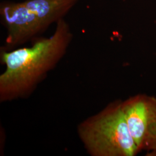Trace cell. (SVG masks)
I'll return each instance as SVG.
<instances>
[{
  "mask_svg": "<svg viewBox=\"0 0 156 156\" xmlns=\"http://www.w3.org/2000/svg\"><path fill=\"white\" fill-rule=\"evenodd\" d=\"M56 24L51 37L36 41L31 47L1 50V60L6 66L0 76L1 100L16 98L30 92L65 55L73 34L64 19Z\"/></svg>",
  "mask_w": 156,
  "mask_h": 156,
  "instance_id": "6da1fadb",
  "label": "cell"
},
{
  "mask_svg": "<svg viewBox=\"0 0 156 156\" xmlns=\"http://www.w3.org/2000/svg\"><path fill=\"white\" fill-rule=\"evenodd\" d=\"M79 135L94 156H134L140 152L130 134L122 103H114L81 124Z\"/></svg>",
  "mask_w": 156,
  "mask_h": 156,
  "instance_id": "7a4b0ae2",
  "label": "cell"
},
{
  "mask_svg": "<svg viewBox=\"0 0 156 156\" xmlns=\"http://www.w3.org/2000/svg\"><path fill=\"white\" fill-rule=\"evenodd\" d=\"M128 129L140 151H156V98L133 96L122 103Z\"/></svg>",
  "mask_w": 156,
  "mask_h": 156,
  "instance_id": "3957f363",
  "label": "cell"
},
{
  "mask_svg": "<svg viewBox=\"0 0 156 156\" xmlns=\"http://www.w3.org/2000/svg\"><path fill=\"white\" fill-rule=\"evenodd\" d=\"M0 16L6 30V50L22 45L46 29L23 2H2L0 5Z\"/></svg>",
  "mask_w": 156,
  "mask_h": 156,
  "instance_id": "277c9868",
  "label": "cell"
},
{
  "mask_svg": "<svg viewBox=\"0 0 156 156\" xmlns=\"http://www.w3.org/2000/svg\"><path fill=\"white\" fill-rule=\"evenodd\" d=\"M80 0H25L23 2L47 28L64 19Z\"/></svg>",
  "mask_w": 156,
  "mask_h": 156,
  "instance_id": "5b68a950",
  "label": "cell"
}]
</instances>
